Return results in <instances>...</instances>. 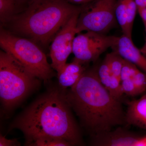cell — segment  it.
<instances>
[{"mask_svg": "<svg viewBox=\"0 0 146 146\" xmlns=\"http://www.w3.org/2000/svg\"><path fill=\"white\" fill-rule=\"evenodd\" d=\"M66 98L91 137L127 125L122 102L101 82L97 68L86 70Z\"/></svg>", "mask_w": 146, "mask_h": 146, "instance_id": "1", "label": "cell"}, {"mask_svg": "<svg viewBox=\"0 0 146 146\" xmlns=\"http://www.w3.org/2000/svg\"><path fill=\"white\" fill-rule=\"evenodd\" d=\"M65 90L59 86L50 89L13 122L11 129H18L24 133L26 145L42 136L63 139L72 146L82 145Z\"/></svg>", "mask_w": 146, "mask_h": 146, "instance_id": "2", "label": "cell"}, {"mask_svg": "<svg viewBox=\"0 0 146 146\" xmlns=\"http://www.w3.org/2000/svg\"><path fill=\"white\" fill-rule=\"evenodd\" d=\"M10 23L13 32L45 44L81 9L67 0H30Z\"/></svg>", "mask_w": 146, "mask_h": 146, "instance_id": "3", "label": "cell"}, {"mask_svg": "<svg viewBox=\"0 0 146 146\" xmlns=\"http://www.w3.org/2000/svg\"><path fill=\"white\" fill-rule=\"evenodd\" d=\"M39 79L11 55L1 50L0 98L5 109H11L36 89Z\"/></svg>", "mask_w": 146, "mask_h": 146, "instance_id": "4", "label": "cell"}, {"mask_svg": "<svg viewBox=\"0 0 146 146\" xmlns=\"http://www.w3.org/2000/svg\"><path fill=\"white\" fill-rule=\"evenodd\" d=\"M0 46L39 79L46 82L54 76L53 69L48 63L46 55L31 40L18 37L2 29Z\"/></svg>", "mask_w": 146, "mask_h": 146, "instance_id": "5", "label": "cell"}, {"mask_svg": "<svg viewBox=\"0 0 146 146\" xmlns=\"http://www.w3.org/2000/svg\"><path fill=\"white\" fill-rule=\"evenodd\" d=\"M117 0H94L85 10L81 11L78 20L77 34L84 31L105 34L117 23L115 8Z\"/></svg>", "mask_w": 146, "mask_h": 146, "instance_id": "6", "label": "cell"}, {"mask_svg": "<svg viewBox=\"0 0 146 146\" xmlns=\"http://www.w3.org/2000/svg\"><path fill=\"white\" fill-rule=\"evenodd\" d=\"M118 38L93 31L79 33L73 42L74 59L84 64L96 61L108 49L116 44Z\"/></svg>", "mask_w": 146, "mask_h": 146, "instance_id": "7", "label": "cell"}, {"mask_svg": "<svg viewBox=\"0 0 146 146\" xmlns=\"http://www.w3.org/2000/svg\"><path fill=\"white\" fill-rule=\"evenodd\" d=\"M81 9L76 12L57 32L52 40L50 49L51 64L53 70L59 72L66 64L72 53L73 42L77 34L78 20Z\"/></svg>", "mask_w": 146, "mask_h": 146, "instance_id": "8", "label": "cell"}, {"mask_svg": "<svg viewBox=\"0 0 146 146\" xmlns=\"http://www.w3.org/2000/svg\"><path fill=\"white\" fill-rule=\"evenodd\" d=\"M91 145L96 146H144L143 136L124 127L91 137Z\"/></svg>", "mask_w": 146, "mask_h": 146, "instance_id": "9", "label": "cell"}, {"mask_svg": "<svg viewBox=\"0 0 146 146\" xmlns=\"http://www.w3.org/2000/svg\"><path fill=\"white\" fill-rule=\"evenodd\" d=\"M112 48L123 59L133 63L146 74V57L134 45L131 38L123 34L119 36Z\"/></svg>", "mask_w": 146, "mask_h": 146, "instance_id": "10", "label": "cell"}, {"mask_svg": "<svg viewBox=\"0 0 146 146\" xmlns=\"http://www.w3.org/2000/svg\"><path fill=\"white\" fill-rule=\"evenodd\" d=\"M138 11L135 0H117L115 15L123 34L132 39L133 23Z\"/></svg>", "mask_w": 146, "mask_h": 146, "instance_id": "11", "label": "cell"}, {"mask_svg": "<svg viewBox=\"0 0 146 146\" xmlns=\"http://www.w3.org/2000/svg\"><path fill=\"white\" fill-rule=\"evenodd\" d=\"M127 125H133L146 130V93L138 100L127 102Z\"/></svg>", "mask_w": 146, "mask_h": 146, "instance_id": "12", "label": "cell"}, {"mask_svg": "<svg viewBox=\"0 0 146 146\" xmlns=\"http://www.w3.org/2000/svg\"><path fill=\"white\" fill-rule=\"evenodd\" d=\"M85 65L74 58L72 63H66L57 73L59 87L65 90L74 86L86 71Z\"/></svg>", "mask_w": 146, "mask_h": 146, "instance_id": "13", "label": "cell"}, {"mask_svg": "<svg viewBox=\"0 0 146 146\" xmlns=\"http://www.w3.org/2000/svg\"><path fill=\"white\" fill-rule=\"evenodd\" d=\"M97 72L100 81L108 90L115 82L121 81L120 79L112 73L109 62L106 57L101 64L97 68Z\"/></svg>", "mask_w": 146, "mask_h": 146, "instance_id": "14", "label": "cell"}, {"mask_svg": "<svg viewBox=\"0 0 146 146\" xmlns=\"http://www.w3.org/2000/svg\"><path fill=\"white\" fill-rule=\"evenodd\" d=\"M19 0H0V21L3 24L9 23L16 14Z\"/></svg>", "mask_w": 146, "mask_h": 146, "instance_id": "15", "label": "cell"}, {"mask_svg": "<svg viewBox=\"0 0 146 146\" xmlns=\"http://www.w3.org/2000/svg\"><path fill=\"white\" fill-rule=\"evenodd\" d=\"M27 146H69L70 143L63 139L42 136L36 138L26 144Z\"/></svg>", "mask_w": 146, "mask_h": 146, "instance_id": "16", "label": "cell"}, {"mask_svg": "<svg viewBox=\"0 0 146 146\" xmlns=\"http://www.w3.org/2000/svg\"><path fill=\"white\" fill-rule=\"evenodd\" d=\"M139 70V68L136 65L124 59L120 77L121 82L127 79L132 78Z\"/></svg>", "mask_w": 146, "mask_h": 146, "instance_id": "17", "label": "cell"}, {"mask_svg": "<svg viewBox=\"0 0 146 146\" xmlns=\"http://www.w3.org/2000/svg\"><path fill=\"white\" fill-rule=\"evenodd\" d=\"M122 90L124 94L131 97L140 95L132 78L127 79L121 82Z\"/></svg>", "mask_w": 146, "mask_h": 146, "instance_id": "18", "label": "cell"}, {"mask_svg": "<svg viewBox=\"0 0 146 146\" xmlns=\"http://www.w3.org/2000/svg\"><path fill=\"white\" fill-rule=\"evenodd\" d=\"M139 94L146 91V74L139 70L132 78Z\"/></svg>", "mask_w": 146, "mask_h": 146, "instance_id": "19", "label": "cell"}, {"mask_svg": "<svg viewBox=\"0 0 146 146\" xmlns=\"http://www.w3.org/2000/svg\"><path fill=\"white\" fill-rule=\"evenodd\" d=\"M20 143L17 139H8L3 136L0 135V146H20Z\"/></svg>", "mask_w": 146, "mask_h": 146, "instance_id": "20", "label": "cell"}, {"mask_svg": "<svg viewBox=\"0 0 146 146\" xmlns=\"http://www.w3.org/2000/svg\"><path fill=\"white\" fill-rule=\"evenodd\" d=\"M138 11L143 21L145 31L146 32V8L140 9H138Z\"/></svg>", "mask_w": 146, "mask_h": 146, "instance_id": "21", "label": "cell"}, {"mask_svg": "<svg viewBox=\"0 0 146 146\" xmlns=\"http://www.w3.org/2000/svg\"><path fill=\"white\" fill-rule=\"evenodd\" d=\"M67 1L71 4H84L93 1L94 0H67Z\"/></svg>", "mask_w": 146, "mask_h": 146, "instance_id": "22", "label": "cell"}, {"mask_svg": "<svg viewBox=\"0 0 146 146\" xmlns=\"http://www.w3.org/2000/svg\"><path fill=\"white\" fill-rule=\"evenodd\" d=\"M137 8L140 9L146 8V0H135Z\"/></svg>", "mask_w": 146, "mask_h": 146, "instance_id": "23", "label": "cell"}, {"mask_svg": "<svg viewBox=\"0 0 146 146\" xmlns=\"http://www.w3.org/2000/svg\"><path fill=\"white\" fill-rule=\"evenodd\" d=\"M140 50H141V52L146 57V37L145 42V44H144L142 48L140 49Z\"/></svg>", "mask_w": 146, "mask_h": 146, "instance_id": "24", "label": "cell"}, {"mask_svg": "<svg viewBox=\"0 0 146 146\" xmlns=\"http://www.w3.org/2000/svg\"><path fill=\"white\" fill-rule=\"evenodd\" d=\"M22 3L28 2L30 0H19Z\"/></svg>", "mask_w": 146, "mask_h": 146, "instance_id": "25", "label": "cell"}, {"mask_svg": "<svg viewBox=\"0 0 146 146\" xmlns=\"http://www.w3.org/2000/svg\"><path fill=\"white\" fill-rule=\"evenodd\" d=\"M145 138H146V135H145Z\"/></svg>", "mask_w": 146, "mask_h": 146, "instance_id": "26", "label": "cell"}]
</instances>
